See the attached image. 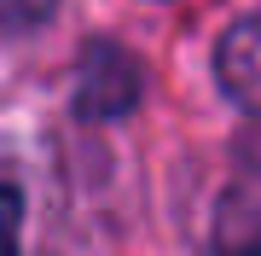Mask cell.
I'll use <instances>...</instances> for the list:
<instances>
[{
	"instance_id": "obj_2",
	"label": "cell",
	"mask_w": 261,
	"mask_h": 256,
	"mask_svg": "<svg viewBox=\"0 0 261 256\" xmlns=\"http://www.w3.org/2000/svg\"><path fill=\"white\" fill-rule=\"evenodd\" d=\"M53 0H12V24H29V18H47Z\"/></svg>"
},
{
	"instance_id": "obj_1",
	"label": "cell",
	"mask_w": 261,
	"mask_h": 256,
	"mask_svg": "<svg viewBox=\"0 0 261 256\" xmlns=\"http://www.w3.org/2000/svg\"><path fill=\"white\" fill-rule=\"evenodd\" d=\"M215 76H221L226 99L261 117V18H238L215 47Z\"/></svg>"
}]
</instances>
